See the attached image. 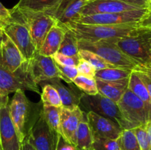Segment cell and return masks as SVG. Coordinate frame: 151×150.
Instances as JSON below:
<instances>
[{"mask_svg": "<svg viewBox=\"0 0 151 150\" xmlns=\"http://www.w3.org/2000/svg\"><path fill=\"white\" fill-rule=\"evenodd\" d=\"M24 91H16L8 104L10 117L22 143L38 120L43 109L41 101L38 103L32 102Z\"/></svg>", "mask_w": 151, "mask_h": 150, "instance_id": "6da1fadb", "label": "cell"}, {"mask_svg": "<svg viewBox=\"0 0 151 150\" xmlns=\"http://www.w3.org/2000/svg\"><path fill=\"white\" fill-rule=\"evenodd\" d=\"M112 41L139 66H151V27L138 24L128 36Z\"/></svg>", "mask_w": 151, "mask_h": 150, "instance_id": "7a4b0ae2", "label": "cell"}, {"mask_svg": "<svg viewBox=\"0 0 151 150\" xmlns=\"http://www.w3.org/2000/svg\"><path fill=\"white\" fill-rule=\"evenodd\" d=\"M138 26V23L118 25H91L70 23L65 25L75 33L78 40L99 41L113 40L128 36Z\"/></svg>", "mask_w": 151, "mask_h": 150, "instance_id": "3957f363", "label": "cell"}, {"mask_svg": "<svg viewBox=\"0 0 151 150\" xmlns=\"http://www.w3.org/2000/svg\"><path fill=\"white\" fill-rule=\"evenodd\" d=\"M10 17L25 24L37 51H39L51 28L58 24L55 19L44 12H32L13 7Z\"/></svg>", "mask_w": 151, "mask_h": 150, "instance_id": "277c9868", "label": "cell"}, {"mask_svg": "<svg viewBox=\"0 0 151 150\" xmlns=\"http://www.w3.org/2000/svg\"><path fill=\"white\" fill-rule=\"evenodd\" d=\"M79 49L88 50L100 56L106 61L122 69L136 70L140 66L135 60L122 52L112 40L88 41L78 40Z\"/></svg>", "mask_w": 151, "mask_h": 150, "instance_id": "5b68a950", "label": "cell"}, {"mask_svg": "<svg viewBox=\"0 0 151 150\" xmlns=\"http://www.w3.org/2000/svg\"><path fill=\"white\" fill-rule=\"evenodd\" d=\"M79 107L83 111L85 110L86 113L94 112L110 119L122 129H129L128 124L121 114L117 104L99 93L96 95H87L82 93L80 98Z\"/></svg>", "mask_w": 151, "mask_h": 150, "instance_id": "8992f818", "label": "cell"}, {"mask_svg": "<svg viewBox=\"0 0 151 150\" xmlns=\"http://www.w3.org/2000/svg\"><path fill=\"white\" fill-rule=\"evenodd\" d=\"M116 104L129 129L145 126L150 121L143 101L128 88L125 90Z\"/></svg>", "mask_w": 151, "mask_h": 150, "instance_id": "52a82bcc", "label": "cell"}, {"mask_svg": "<svg viewBox=\"0 0 151 150\" xmlns=\"http://www.w3.org/2000/svg\"><path fill=\"white\" fill-rule=\"evenodd\" d=\"M1 29L17 46L26 61L38 52L27 27L22 21L10 17L5 20Z\"/></svg>", "mask_w": 151, "mask_h": 150, "instance_id": "ba28073f", "label": "cell"}, {"mask_svg": "<svg viewBox=\"0 0 151 150\" xmlns=\"http://www.w3.org/2000/svg\"><path fill=\"white\" fill-rule=\"evenodd\" d=\"M148 9L112 13H100L81 16L75 23L91 25H118L138 23L148 12Z\"/></svg>", "mask_w": 151, "mask_h": 150, "instance_id": "9c48e42d", "label": "cell"}, {"mask_svg": "<svg viewBox=\"0 0 151 150\" xmlns=\"http://www.w3.org/2000/svg\"><path fill=\"white\" fill-rule=\"evenodd\" d=\"M0 89L8 94L19 90L31 91L40 94L38 85L35 83L28 75L26 62L16 72L10 71L0 66Z\"/></svg>", "mask_w": 151, "mask_h": 150, "instance_id": "30bf717a", "label": "cell"}, {"mask_svg": "<svg viewBox=\"0 0 151 150\" xmlns=\"http://www.w3.org/2000/svg\"><path fill=\"white\" fill-rule=\"evenodd\" d=\"M26 69L29 77L37 85L54 78H60L54 59L42 55L38 51L32 59L26 61Z\"/></svg>", "mask_w": 151, "mask_h": 150, "instance_id": "8fae6325", "label": "cell"}, {"mask_svg": "<svg viewBox=\"0 0 151 150\" xmlns=\"http://www.w3.org/2000/svg\"><path fill=\"white\" fill-rule=\"evenodd\" d=\"M87 2L86 0H60L44 13L54 18L58 24L65 26L79 19L81 10Z\"/></svg>", "mask_w": 151, "mask_h": 150, "instance_id": "7c38bea8", "label": "cell"}, {"mask_svg": "<svg viewBox=\"0 0 151 150\" xmlns=\"http://www.w3.org/2000/svg\"><path fill=\"white\" fill-rule=\"evenodd\" d=\"M59 135L50 129L41 113L27 138L35 150H55Z\"/></svg>", "mask_w": 151, "mask_h": 150, "instance_id": "4fadbf2b", "label": "cell"}, {"mask_svg": "<svg viewBox=\"0 0 151 150\" xmlns=\"http://www.w3.org/2000/svg\"><path fill=\"white\" fill-rule=\"evenodd\" d=\"M22 143L18 135L9 111L8 104L0 107V149L22 150Z\"/></svg>", "mask_w": 151, "mask_h": 150, "instance_id": "5bb4252c", "label": "cell"}, {"mask_svg": "<svg viewBox=\"0 0 151 150\" xmlns=\"http://www.w3.org/2000/svg\"><path fill=\"white\" fill-rule=\"evenodd\" d=\"M85 113L78 107L73 110L61 107L59 134L66 141L76 147V135L78 125L83 119Z\"/></svg>", "mask_w": 151, "mask_h": 150, "instance_id": "9a60e30c", "label": "cell"}, {"mask_svg": "<svg viewBox=\"0 0 151 150\" xmlns=\"http://www.w3.org/2000/svg\"><path fill=\"white\" fill-rule=\"evenodd\" d=\"M86 117L93 137L117 139L122 131V128L111 120L94 112L86 113Z\"/></svg>", "mask_w": 151, "mask_h": 150, "instance_id": "2e32d148", "label": "cell"}, {"mask_svg": "<svg viewBox=\"0 0 151 150\" xmlns=\"http://www.w3.org/2000/svg\"><path fill=\"white\" fill-rule=\"evenodd\" d=\"M25 62L17 46L4 32L0 41V66L10 71L16 72Z\"/></svg>", "mask_w": 151, "mask_h": 150, "instance_id": "e0dca14e", "label": "cell"}, {"mask_svg": "<svg viewBox=\"0 0 151 150\" xmlns=\"http://www.w3.org/2000/svg\"><path fill=\"white\" fill-rule=\"evenodd\" d=\"M139 9L142 8L130 5L119 0H92L88 1L83 7L81 15L85 16L100 13H120Z\"/></svg>", "mask_w": 151, "mask_h": 150, "instance_id": "ac0fdd59", "label": "cell"}, {"mask_svg": "<svg viewBox=\"0 0 151 150\" xmlns=\"http://www.w3.org/2000/svg\"><path fill=\"white\" fill-rule=\"evenodd\" d=\"M40 83L50 84L57 90L61 101L62 107L68 110H73L79 107L80 98L82 92L78 91L72 86H66L61 82L60 78H54L50 80L41 82Z\"/></svg>", "mask_w": 151, "mask_h": 150, "instance_id": "d6986e66", "label": "cell"}, {"mask_svg": "<svg viewBox=\"0 0 151 150\" xmlns=\"http://www.w3.org/2000/svg\"><path fill=\"white\" fill-rule=\"evenodd\" d=\"M66 28L56 24L51 28L47 34L38 52L47 57H52L58 51Z\"/></svg>", "mask_w": 151, "mask_h": 150, "instance_id": "ffe728a7", "label": "cell"}, {"mask_svg": "<svg viewBox=\"0 0 151 150\" xmlns=\"http://www.w3.org/2000/svg\"><path fill=\"white\" fill-rule=\"evenodd\" d=\"M98 93L117 103L128 88V79L118 81H106L94 77Z\"/></svg>", "mask_w": 151, "mask_h": 150, "instance_id": "44dd1931", "label": "cell"}, {"mask_svg": "<svg viewBox=\"0 0 151 150\" xmlns=\"http://www.w3.org/2000/svg\"><path fill=\"white\" fill-rule=\"evenodd\" d=\"M128 88L143 101L151 120V99L150 95L145 85L139 76L137 71L133 70L130 74Z\"/></svg>", "mask_w": 151, "mask_h": 150, "instance_id": "7402d4cb", "label": "cell"}, {"mask_svg": "<svg viewBox=\"0 0 151 150\" xmlns=\"http://www.w3.org/2000/svg\"><path fill=\"white\" fill-rule=\"evenodd\" d=\"M93 141L94 137L92 132L86 121V117H84L83 119L80 122L77 130L76 148L80 149H92Z\"/></svg>", "mask_w": 151, "mask_h": 150, "instance_id": "603a6c76", "label": "cell"}, {"mask_svg": "<svg viewBox=\"0 0 151 150\" xmlns=\"http://www.w3.org/2000/svg\"><path fill=\"white\" fill-rule=\"evenodd\" d=\"M60 0H19L14 7L32 12H45L55 6Z\"/></svg>", "mask_w": 151, "mask_h": 150, "instance_id": "cb8c5ba5", "label": "cell"}, {"mask_svg": "<svg viewBox=\"0 0 151 150\" xmlns=\"http://www.w3.org/2000/svg\"><path fill=\"white\" fill-rule=\"evenodd\" d=\"M66 28V32H65L58 52L64 54V55L71 56V57H79L78 39L75 33L70 29L67 27Z\"/></svg>", "mask_w": 151, "mask_h": 150, "instance_id": "d4e9b609", "label": "cell"}, {"mask_svg": "<svg viewBox=\"0 0 151 150\" xmlns=\"http://www.w3.org/2000/svg\"><path fill=\"white\" fill-rule=\"evenodd\" d=\"M132 70L122 68H108L96 71L95 77L106 81H118L128 79Z\"/></svg>", "mask_w": 151, "mask_h": 150, "instance_id": "484cf974", "label": "cell"}, {"mask_svg": "<svg viewBox=\"0 0 151 150\" xmlns=\"http://www.w3.org/2000/svg\"><path fill=\"white\" fill-rule=\"evenodd\" d=\"M60 112H61V107L43 105L42 114L44 119L50 129L57 134H59Z\"/></svg>", "mask_w": 151, "mask_h": 150, "instance_id": "4316f807", "label": "cell"}, {"mask_svg": "<svg viewBox=\"0 0 151 150\" xmlns=\"http://www.w3.org/2000/svg\"><path fill=\"white\" fill-rule=\"evenodd\" d=\"M119 150H141L134 129H122L117 138Z\"/></svg>", "mask_w": 151, "mask_h": 150, "instance_id": "83f0119b", "label": "cell"}, {"mask_svg": "<svg viewBox=\"0 0 151 150\" xmlns=\"http://www.w3.org/2000/svg\"><path fill=\"white\" fill-rule=\"evenodd\" d=\"M39 85L42 87L41 101L43 105L62 107L61 101L57 90L50 84L40 83Z\"/></svg>", "mask_w": 151, "mask_h": 150, "instance_id": "f1b7e54d", "label": "cell"}, {"mask_svg": "<svg viewBox=\"0 0 151 150\" xmlns=\"http://www.w3.org/2000/svg\"><path fill=\"white\" fill-rule=\"evenodd\" d=\"M72 83L83 94L87 95H96L98 94L97 83L94 78H89L86 76L78 75L73 80Z\"/></svg>", "mask_w": 151, "mask_h": 150, "instance_id": "f546056e", "label": "cell"}, {"mask_svg": "<svg viewBox=\"0 0 151 150\" xmlns=\"http://www.w3.org/2000/svg\"><path fill=\"white\" fill-rule=\"evenodd\" d=\"M79 57L91 63L96 69V71L102 70V69H108V68L116 67V66L108 63L104 59L100 57L95 53L91 52L88 50L79 49Z\"/></svg>", "mask_w": 151, "mask_h": 150, "instance_id": "4dcf8cb0", "label": "cell"}, {"mask_svg": "<svg viewBox=\"0 0 151 150\" xmlns=\"http://www.w3.org/2000/svg\"><path fill=\"white\" fill-rule=\"evenodd\" d=\"M55 65L58 70L60 79L61 80L65 81L66 83H72L74 79L79 75L78 69L75 66H64V65L57 63V62H55Z\"/></svg>", "mask_w": 151, "mask_h": 150, "instance_id": "1f68e13d", "label": "cell"}, {"mask_svg": "<svg viewBox=\"0 0 151 150\" xmlns=\"http://www.w3.org/2000/svg\"><path fill=\"white\" fill-rule=\"evenodd\" d=\"M92 149L94 150H119L116 139L94 137Z\"/></svg>", "mask_w": 151, "mask_h": 150, "instance_id": "d6a6232c", "label": "cell"}, {"mask_svg": "<svg viewBox=\"0 0 151 150\" xmlns=\"http://www.w3.org/2000/svg\"><path fill=\"white\" fill-rule=\"evenodd\" d=\"M133 129L135 132L141 150H151L148 135H147V129H146V125L137 126Z\"/></svg>", "mask_w": 151, "mask_h": 150, "instance_id": "836d02e7", "label": "cell"}, {"mask_svg": "<svg viewBox=\"0 0 151 150\" xmlns=\"http://www.w3.org/2000/svg\"><path fill=\"white\" fill-rule=\"evenodd\" d=\"M77 69H78V74L79 75L89 78L95 77L96 69H94V67L91 63H88L87 60H84V59H80L79 63L77 66Z\"/></svg>", "mask_w": 151, "mask_h": 150, "instance_id": "e575fe53", "label": "cell"}, {"mask_svg": "<svg viewBox=\"0 0 151 150\" xmlns=\"http://www.w3.org/2000/svg\"><path fill=\"white\" fill-rule=\"evenodd\" d=\"M139 76L143 81L147 88V91L150 95L151 99V66H139L138 69H136Z\"/></svg>", "mask_w": 151, "mask_h": 150, "instance_id": "d590c367", "label": "cell"}, {"mask_svg": "<svg viewBox=\"0 0 151 150\" xmlns=\"http://www.w3.org/2000/svg\"><path fill=\"white\" fill-rule=\"evenodd\" d=\"M52 58L57 63H60V64L64 65V66H75L77 67L79 63L80 57H71V56L64 55L60 53L57 52L52 56Z\"/></svg>", "mask_w": 151, "mask_h": 150, "instance_id": "8d00e7d4", "label": "cell"}, {"mask_svg": "<svg viewBox=\"0 0 151 150\" xmlns=\"http://www.w3.org/2000/svg\"><path fill=\"white\" fill-rule=\"evenodd\" d=\"M76 147L65 141L60 135L58 136L55 150H75Z\"/></svg>", "mask_w": 151, "mask_h": 150, "instance_id": "74e56055", "label": "cell"}, {"mask_svg": "<svg viewBox=\"0 0 151 150\" xmlns=\"http://www.w3.org/2000/svg\"><path fill=\"white\" fill-rule=\"evenodd\" d=\"M119 1L125 2L130 5L135 6L139 8H147L148 9L149 0H119Z\"/></svg>", "mask_w": 151, "mask_h": 150, "instance_id": "f35d334b", "label": "cell"}, {"mask_svg": "<svg viewBox=\"0 0 151 150\" xmlns=\"http://www.w3.org/2000/svg\"><path fill=\"white\" fill-rule=\"evenodd\" d=\"M138 24L139 26L151 27V10H148L147 13L144 16V18L139 22H138Z\"/></svg>", "mask_w": 151, "mask_h": 150, "instance_id": "ab89813d", "label": "cell"}, {"mask_svg": "<svg viewBox=\"0 0 151 150\" xmlns=\"http://www.w3.org/2000/svg\"><path fill=\"white\" fill-rule=\"evenodd\" d=\"M9 102V97L8 94L5 91L0 89V107H3L8 104Z\"/></svg>", "mask_w": 151, "mask_h": 150, "instance_id": "60d3db41", "label": "cell"}, {"mask_svg": "<svg viewBox=\"0 0 151 150\" xmlns=\"http://www.w3.org/2000/svg\"><path fill=\"white\" fill-rule=\"evenodd\" d=\"M10 17V10L6 8L1 2H0V19H7Z\"/></svg>", "mask_w": 151, "mask_h": 150, "instance_id": "b9f144b4", "label": "cell"}, {"mask_svg": "<svg viewBox=\"0 0 151 150\" xmlns=\"http://www.w3.org/2000/svg\"><path fill=\"white\" fill-rule=\"evenodd\" d=\"M22 150H35V149L32 145V144L29 141V139L27 138H26L24 140L23 142H22Z\"/></svg>", "mask_w": 151, "mask_h": 150, "instance_id": "7bdbcfd3", "label": "cell"}, {"mask_svg": "<svg viewBox=\"0 0 151 150\" xmlns=\"http://www.w3.org/2000/svg\"><path fill=\"white\" fill-rule=\"evenodd\" d=\"M146 129H147L149 142H150V147H151V120L149 121L147 123V124H146Z\"/></svg>", "mask_w": 151, "mask_h": 150, "instance_id": "ee69618b", "label": "cell"}, {"mask_svg": "<svg viewBox=\"0 0 151 150\" xmlns=\"http://www.w3.org/2000/svg\"><path fill=\"white\" fill-rule=\"evenodd\" d=\"M5 20L6 19H0V28H2V26H3V25H4V22H5Z\"/></svg>", "mask_w": 151, "mask_h": 150, "instance_id": "f6af8a7d", "label": "cell"}, {"mask_svg": "<svg viewBox=\"0 0 151 150\" xmlns=\"http://www.w3.org/2000/svg\"><path fill=\"white\" fill-rule=\"evenodd\" d=\"M3 33H4V32H3L2 29L0 28V41L1 40V38H2V35H3Z\"/></svg>", "mask_w": 151, "mask_h": 150, "instance_id": "bcb514c9", "label": "cell"}, {"mask_svg": "<svg viewBox=\"0 0 151 150\" xmlns=\"http://www.w3.org/2000/svg\"><path fill=\"white\" fill-rule=\"evenodd\" d=\"M148 10H151V0H149V5H148Z\"/></svg>", "mask_w": 151, "mask_h": 150, "instance_id": "7dc6e473", "label": "cell"}, {"mask_svg": "<svg viewBox=\"0 0 151 150\" xmlns=\"http://www.w3.org/2000/svg\"><path fill=\"white\" fill-rule=\"evenodd\" d=\"M75 150H94V149H80L76 148V149Z\"/></svg>", "mask_w": 151, "mask_h": 150, "instance_id": "c3c4849f", "label": "cell"}, {"mask_svg": "<svg viewBox=\"0 0 151 150\" xmlns=\"http://www.w3.org/2000/svg\"><path fill=\"white\" fill-rule=\"evenodd\" d=\"M87 1H92V0H86Z\"/></svg>", "mask_w": 151, "mask_h": 150, "instance_id": "681fc988", "label": "cell"}, {"mask_svg": "<svg viewBox=\"0 0 151 150\" xmlns=\"http://www.w3.org/2000/svg\"><path fill=\"white\" fill-rule=\"evenodd\" d=\"M0 150H1V149H0Z\"/></svg>", "mask_w": 151, "mask_h": 150, "instance_id": "f907efd6", "label": "cell"}]
</instances>
